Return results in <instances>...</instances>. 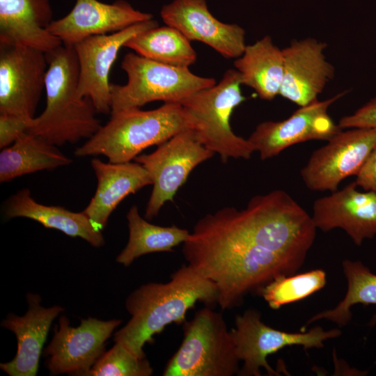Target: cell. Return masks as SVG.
<instances>
[{"label":"cell","mask_w":376,"mask_h":376,"mask_svg":"<svg viewBox=\"0 0 376 376\" xmlns=\"http://www.w3.org/2000/svg\"><path fill=\"white\" fill-rule=\"evenodd\" d=\"M223 207L201 218L182 243L189 265L217 288L218 301L224 311L240 306L244 297L281 275L301 267L285 258L252 242L232 213Z\"/></svg>","instance_id":"1"},{"label":"cell","mask_w":376,"mask_h":376,"mask_svg":"<svg viewBox=\"0 0 376 376\" xmlns=\"http://www.w3.org/2000/svg\"><path fill=\"white\" fill-rule=\"evenodd\" d=\"M198 301L207 306L217 303V288L192 267L183 265L169 282L143 284L127 297L125 308L131 318L114 334V342L145 358V345L152 343L153 336L167 325L182 324L187 311Z\"/></svg>","instance_id":"2"},{"label":"cell","mask_w":376,"mask_h":376,"mask_svg":"<svg viewBox=\"0 0 376 376\" xmlns=\"http://www.w3.org/2000/svg\"><path fill=\"white\" fill-rule=\"evenodd\" d=\"M46 56V106L26 133L56 146L90 139L102 125L92 101L78 93L79 68L73 46L62 44Z\"/></svg>","instance_id":"3"},{"label":"cell","mask_w":376,"mask_h":376,"mask_svg":"<svg viewBox=\"0 0 376 376\" xmlns=\"http://www.w3.org/2000/svg\"><path fill=\"white\" fill-rule=\"evenodd\" d=\"M111 114L110 120L75 150L76 156L101 155L109 162H129L146 148L159 146L178 133L192 129L189 116L179 103H164L147 111L128 109Z\"/></svg>","instance_id":"4"},{"label":"cell","mask_w":376,"mask_h":376,"mask_svg":"<svg viewBox=\"0 0 376 376\" xmlns=\"http://www.w3.org/2000/svg\"><path fill=\"white\" fill-rule=\"evenodd\" d=\"M244 233L258 246L285 256L300 267L315 239L311 216L280 189L251 198L246 208L232 207Z\"/></svg>","instance_id":"5"},{"label":"cell","mask_w":376,"mask_h":376,"mask_svg":"<svg viewBox=\"0 0 376 376\" xmlns=\"http://www.w3.org/2000/svg\"><path fill=\"white\" fill-rule=\"evenodd\" d=\"M241 79L235 69H228L219 83L183 100L180 104L190 118L198 141L223 162L229 159H249L255 150L248 139L235 134L230 118L245 100Z\"/></svg>","instance_id":"6"},{"label":"cell","mask_w":376,"mask_h":376,"mask_svg":"<svg viewBox=\"0 0 376 376\" xmlns=\"http://www.w3.org/2000/svg\"><path fill=\"white\" fill-rule=\"evenodd\" d=\"M183 340L168 361L164 376H233L240 366L236 349L221 313L210 306L182 324Z\"/></svg>","instance_id":"7"},{"label":"cell","mask_w":376,"mask_h":376,"mask_svg":"<svg viewBox=\"0 0 376 376\" xmlns=\"http://www.w3.org/2000/svg\"><path fill=\"white\" fill-rule=\"evenodd\" d=\"M121 68L127 76L124 85L111 84V113L140 108L153 101L180 103L216 84L214 79L192 73L189 68L164 64L136 52L125 55Z\"/></svg>","instance_id":"8"},{"label":"cell","mask_w":376,"mask_h":376,"mask_svg":"<svg viewBox=\"0 0 376 376\" xmlns=\"http://www.w3.org/2000/svg\"><path fill=\"white\" fill-rule=\"evenodd\" d=\"M237 355L243 365L237 375L260 376L263 368L271 376L280 375L268 363L267 357L283 347L301 345L304 350L322 348L329 339L340 336V329L325 331L315 326L308 331L291 333L276 329L265 324L261 313L249 308L235 318V327L230 330Z\"/></svg>","instance_id":"9"},{"label":"cell","mask_w":376,"mask_h":376,"mask_svg":"<svg viewBox=\"0 0 376 376\" xmlns=\"http://www.w3.org/2000/svg\"><path fill=\"white\" fill-rule=\"evenodd\" d=\"M213 155L198 141L192 130H186L159 145L152 152L136 157L135 162L142 165L152 180L145 218L156 217L164 203L173 200L191 171Z\"/></svg>","instance_id":"10"},{"label":"cell","mask_w":376,"mask_h":376,"mask_svg":"<svg viewBox=\"0 0 376 376\" xmlns=\"http://www.w3.org/2000/svg\"><path fill=\"white\" fill-rule=\"evenodd\" d=\"M47 68L45 52L0 42V113L34 118Z\"/></svg>","instance_id":"11"},{"label":"cell","mask_w":376,"mask_h":376,"mask_svg":"<svg viewBox=\"0 0 376 376\" xmlns=\"http://www.w3.org/2000/svg\"><path fill=\"white\" fill-rule=\"evenodd\" d=\"M313 152L300 174L313 191L337 190L340 182L357 175L376 143V128L340 130Z\"/></svg>","instance_id":"12"},{"label":"cell","mask_w":376,"mask_h":376,"mask_svg":"<svg viewBox=\"0 0 376 376\" xmlns=\"http://www.w3.org/2000/svg\"><path fill=\"white\" fill-rule=\"evenodd\" d=\"M157 26L152 19L116 33L88 37L73 46L79 68L78 93L92 101L97 113L111 112L109 74L120 49L130 38Z\"/></svg>","instance_id":"13"},{"label":"cell","mask_w":376,"mask_h":376,"mask_svg":"<svg viewBox=\"0 0 376 376\" xmlns=\"http://www.w3.org/2000/svg\"><path fill=\"white\" fill-rule=\"evenodd\" d=\"M120 323V320L103 321L89 317L72 327L67 317L61 315L58 328L43 352L49 373L86 376Z\"/></svg>","instance_id":"14"},{"label":"cell","mask_w":376,"mask_h":376,"mask_svg":"<svg viewBox=\"0 0 376 376\" xmlns=\"http://www.w3.org/2000/svg\"><path fill=\"white\" fill-rule=\"evenodd\" d=\"M345 92L299 107L285 120L263 122L247 139L259 153L261 160L275 157L288 147L299 143L310 140L328 141L342 130L334 123L328 109L344 96Z\"/></svg>","instance_id":"15"},{"label":"cell","mask_w":376,"mask_h":376,"mask_svg":"<svg viewBox=\"0 0 376 376\" xmlns=\"http://www.w3.org/2000/svg\"><path fill=\"white\" fill-rule=\"evenodd\" d=\"M152 19L150 13L135 9L125 0L111 3L75 0L72 10L63 17L53 19L47 30L63 45L74 46L88 37L116 33Z\"/></svg>","instance_id":"16"},{"label":"cell","mask_w":376,"mask_h":376,"mask_svg":"<svg viewBox=\"0 0 376 376\" xmlns=\"http://www.w3.org/2000/svg\"><path fill=\"white\" fill-rule=\"evenodd\" d=\"M160 15L166 25L190 41L201 42L226 58L236 59L246 46L244 29L218 20L209 11L205 0H174L162 7Z\"/></svg>","instance_id":"17"},{"label":"cell","mask_w":376,"mask_h":376,"mask_svg":"<svg viewBox=\"0 0 376 376\" xmlns=\"http://www.w3.org/2000/svg\"><path fill=\"white\" fill-rule=\"evenodd\" d=\"M327 44L315 38L295 40L283 49V79L279 95L299 107L318 100L334 76L327 61Z\"/></svg>","instance_id":"18"},{"label":"cell","mask_w":376,"mask_h":376,"mask_svg":"<svg viewBox=\"0 0 376 376\" xmlns=\"http://www.w3.org/2000/svg\"><path fill=\"white\" fill-rule=\"evenodd\" d=\"M353 182L316 199L311 217L317 228L324 232L341 228L360 246L376 235V193L361 192Z\"/></svg>","instance_id":"19"},{"label":"cell","mask_w":376,"mask_h":376,"mask_svg":"<svg viewBox=\"0 0 376 376\" xmlns=\"http://www.w3.org/2000/svg\"><path fill=\"white\" fill-rule=\"evenodd\" d=\"M27 312L22 316L10 313L1 324L13 331L17 338L15 357L0 368L10 376H36L42 349L53 320L65 309L61 306L45 308L39 295H26Z\"/></svg>","instance_id":"20"},{"label":"cell","mask_w":376,"mask_h":376,"mask_svg":"<svg viewBox=\"0 0 376 376\" xmlns=\"http://www.w3.org/2000/svg\"><path fill=\"white\" fill-rule=\"evenodd\" d=\"M91 164L97 178V188L84 212L102 230L117 205L128 195L152 185V180L138 162L107 163L94 158Z\"/></svg>","instance_id":"21"},{"label":"cell","mask_w":376,"mask_h":376,"mask_svg":"<svg viewBox=\"0 0 376 376\" xmlns=\"http://www.w3.org/2000/svg\"><path fill=\"white\" fill-rule=\"evenodd\" d=\"M52 20L49 0H0V42L49 52L63 44L47 30Z\"/></svg>","instance_id":"22"},{"label":"cell","mask_w":376,"mask_h":376,"mask_svg":"<svg viewBox=\"0 0 376 376\" xmlns=\"http://www.w3.org/2000/svg\"><path fill=\"white\" fill-rule=\"evenodd\" d=\"M4 213L8 218L25 217L47 228L58 230L72 237H81L91 246L104 244L102 230H98L84 211L75 212L61 206L46 205L36 201L29 189L24 188L5 202Z\"/></svg>","instance_id":"23"},{"label":"cell","mask_w":376,"mask_h":376,"mask_svg":"<svg viewBox=\"0 0 376 376\" xmlns=\"http://www.w3.org/2000/svg\"><path fill=\"white\" fill-rule=\"evenodd\" d=\"M234 66L242 85L251 88L260 99L272 100L279 95L284 73L283 54L269 36L246 45Z\"/></svg>","instance_id":"24"},{"label":"cell","mask_w":376,"mask_h":376,"mask_svg":"<svg viewBox=\"0 0 376 376\" xmlns=\"http://www.w3.org/2000/svg\"><path fill=\"white\" fill-rule=\"evenodd\" d=\"M0 152V182L24 175L52 170L72 163V159L45 140L25 133Z\"/></svg>","instance_id":"25"},{"label":"cell","mask_w":376,"mask_h":376,"mask_svg":"<svg viewBox=\"0 0 376 376\" xmlns=\"http://www.w3.org/2000/svg\"><path fill=\"white\" fill-rule=\"evenodd\" d=\"M126 218L129 239L116 258V262L125 267L148 253L172 251L175 246L186 240L190 233L175 226H160L150 224L141 217L136 205L130 207Z\"/></svg>","instance_id":"26"},{"label":"cell","mask_w":376,"mask_h":376,"mask_svg":"<svg viewBox=\"0 0 376 376\" xmlns=\"http://www.w3.org/2000/svg\"><path fill=\"white\" fill-rule=\"evenodd\" d=\"M124 47L146 58L175 67L189 68L197 58L191 41L178 29L166 24L137 34Z\"/></svg>","instance_id":"27"},{"label":"cell","mask_w":376,"mask_h":376,"mask_svg":"<svg viewBox=\"0 0 376 376\" xmlns=\"http://www.w3.org/2000/svg\"><path fill=\"white\" fill-rule=\"evenodd\" d=\"M342 266L347 281L344 298L334 308L320 312L310 318L301 328V331H305L308 325L320 320L331 321L339 327L345 326L352 318L351 308L354 305H376V274L358 260H344ZM368 324H376V314Z\"/></svg>","instance_id":"28"},{"label":"cell","mask_w":376,"mask_h":376,"mask_svg":"<svg viewBox=\"0 0 376 376\" xmlns=\"http://www.w3.org/2000/svg\"><path fill=\"white\" fill-rule=\"evenodd\" d=\"M325 272L316 269L299 274L281 275L260 288L257 293L274 310L304 299L324 287Z\"/></svg>","instance_id":"29"},{"label":"cell","mask_w":376,"mask_h":376,"mask_svg":"<svg viewBox=\"0 0 376 376\" xmlns=\"http://www.w3.org/2000/svg\"><path fill=\"white\" fill-rule=\"evenodd\" d=\"M152 373L146 357L139 358L115 342L110 350L102 354L86 376H150Z\"/></svg>","instance_id":"30"},{"label":"cell","mask_w":376,"mask_h":376,"mask_svg":"<svg viewBox=\"0 0 376 376\" xmlns=\"http://www.w3.org/2000/svg\"><path fill=\"white\" fill-rule=\"evenodd\" d=\"M33 119L13 114L0 113V148L12 145L26 133Z\"/></svg>","instance_id":"31"},{"label":"cell","mask_w":376,"mask_h":376,"mask_svg":"<svg viewBox=\"0 0 376 376\" xmlns=\"http://www.w3.org/2000/svg\"><path fill=\"white\" fill-rule=\"evenodd\" d=\"M338 125L344 128H376V96L351 115L341 118Z\"/></svg>","instance_id":"32"},{"label":"cell","mask_w":376,"mask_h":376,"mask_svg":"<svg viewBox=\"0 0 376 376\" xmlns=\"http://www.w3.org/2000/svg\"><path fill=\"white\" fill-rule=\"evenodd\" d=\"M356 176L357 187L376 193V143Z\"/></svg>","instance_id":"33"}]
</instances>
